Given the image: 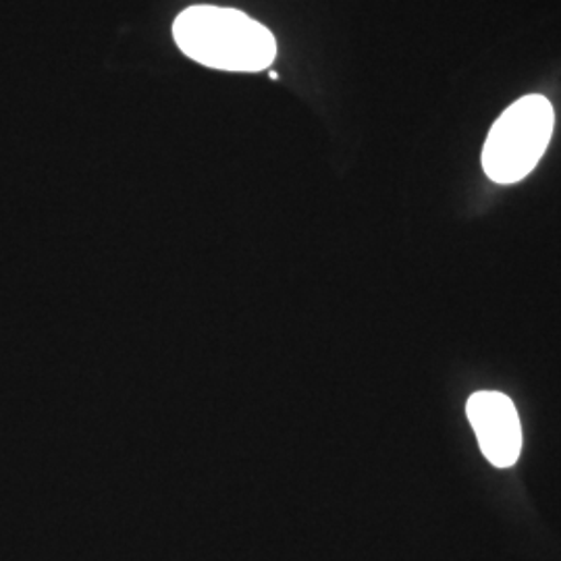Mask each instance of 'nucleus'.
I'll use <instances>...</instances> for the list:
<instances>
[{"instance_id":"obj_1","label":"nucleus","mask_w":561,"mask_h":561,"mask_svg":"<svg viewBox=\"0 0 561 561\" xmlns=\"http://www.w3.org/2000/svg\"><path fill=\"white\" fill-rule=\"evenodd\" d=\"M181 50L225 71H261L277 57V42L259 21L221 7H190L173 25Z\"/></svg>"},{"instance_id":"obj_2","label":"nucleus","mask_w":561,"mask_h":561,"mask_svg":"<svg viewBox=\"0 0 561 561\" xmlns=\"http://www.w3.org/2000/svg\"><path fill=\"white\" fill-rule=\"evenodd\" d=\"M553 106L545 96H524L495 121L482 152L484 173L495 183L524 180L541 161L553 134Z\"/></svg>"},{"instance_id":"obj_3","label":"nucleus","mask_w":561,"mask_h":561,"mask_svg":"<svg viewBox=\"0 0 561 561\" xmlns=\"http://www.w3.org/2000/svg\"><path fill=\"white\" fill-rule=\"evenodd\" d=\"M472 424L484 458L495 468H512L522 451V426L514 401L500 391H479L468 405Z\"/></svg>"}]
</instances>
